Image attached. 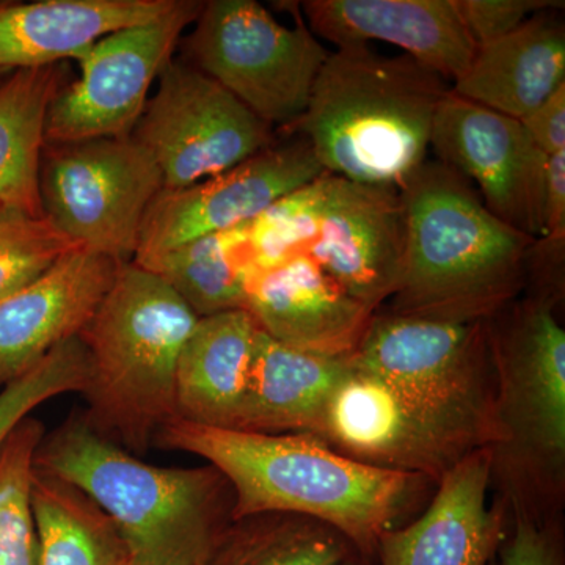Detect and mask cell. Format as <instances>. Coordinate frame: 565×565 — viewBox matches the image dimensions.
I'll use <instances>...</instances> for the list:
<instances>
[{"mask_svg": "<svg viewBox=\"0 0 565 565\" xmlns=\"http://www.w3.org/2000/svg\"><path fill=\"white\" fill-rule=\"evenodd\" d=\"M166 449L202 457L233 490V520L294 514L332 526L371 552L414 498L424 476L353 460L311 434H259L182 419L156 437Z\"/></svg>", "mask_w": 565, "mask_h": 565, "instance_id": "6da1fadb", "label": "cell"}, {"mask_svg": "<svg viewBox=\"0 0 565 565\" xmlns=\"http://www.w3.org/2000/svg\"><path fill=\"white\" fill-rule=\"evenodd\" d=\"M399 195L404 262L390 313L489 322L508 307L537 239L500 221L470 181L438 161L424 162Z\"/></svg>", "mask_w": 565, "mask_h": 565, "instance_id": "7a4b0ae2", "label": "cell"}, {"mask_svg": "<svg viewBox=\"0 0 565 565\" xmlns=\"http://www.w3.org/2000/svg\"><path fill=\"white\" fill-rule=\"evenodd\" d=\"M35 468L76 487L109 516L131 565H204L233 522L232 486L217 468L143 462L82 414L44 434Z\"/></svg>", "mask_w": 565, "mask_h": 565, "instance_id": "3957f363", "label": "cell"}, {"mask_svg": "<svg viewBox=\"0 0 565 565\" xmlns=\"http://www.w3.org/2000/svg\"><path fill=\"white\" fill-rule=\"evenodd\" d=\"M449 87L411 55L388 57L370 44L337 47L291 129L302 132L323 172L399 191L427 161Z\"/></svg>", "mask_w": 565, "mask_h": 565, "instance_id": "277c9868", "label": "cell"}, {"mask_svg": "<svg viewBox=\"0 0 565 565\" xmlns=\"http://www.w3.org/2000/svg\"><path fill=\"white\" fill-rule=\"evenodd\" d=\"M199 316L161 278L121 263L84 327L87 382L82 414L93 430L140 456L174 422L178 360Z\"/></svg>", "mask_w": 565, "mask_h": 565, "instance_id": "5b68a950", "label": "cell"}, {"mask_svg": "<svg viewBox=\"0 0 565 565\" xmlns=\"http://www.w3.org/2000/svg\"><path fill=\"white\" fill-rule=\"evenodd\" d=\"M349 359L392 390L449 463L498 444L489 322L375 313Z\"/></svg>", "mask_w": 565, "mask_h": 565, "instance_id": "8992f818", "label": "cell"}, {"mask_svg": "<svg viewBox=\"0 0 565 565\" xmlns=\"http://www.w3.org/2000/svg\"><path fill=\"white\" fill-rule=\"evenodd\" d=\"M189 31L185 62L273 129H291L300 120L330 54L302 17L288 28L255 0L204 2Z\"/></svg>", "mask_w": 565, "mask_h": 565, "instance_id": "52a82bcc", "label": "cell"}, {"mask_svg": "<svg viewBox=\"0 0 565 565\" xmlns=\"http://www.w3.org/2000/svg\"><path fill=\"white\" fill-rule=\"evenodd\" d=\"M161 170L131 137L44 143L41 212L74 247L132 262Z\"/></svg>", "mask_w": 565, "mask_h": 565, "instance_id": "ba28073f", "label": "cell"}, {"mask_svg": "<svg viewBox=\"0 0 565 565\" xmlns=\"http://www.w3.org/2000/svg\"><path fill=\"white\" fill-rule=\"evenodd\" d=\"M548 297L516 308L490 333L498 444L504 457L546 484L563 486L565 471V332Z\"/></svg>", "mask_w": 565, "mask_h": 565, "instance_id": "9c48e42d", "label": "cell"}, {"mask_svg": "<svg viewBox=\"0 0 565 565\" xmlns=\"http://www.w3.org/2000/svg\"><path fill=\"white\" fill-rule=\"evenodd\" d=\"M132 139L150 152L162 189H182L239 166L275 143L273 128L185 61L162 70Z\"/></svg>", "mask_w": 565, "mask_h": 565, "instance_id": "30bf717a", "label": "cell"}, {"mask_svg": "<svg viewBox=\"0 0 565 565\" xmlns=\"http://www.w3.org/2000/svg\"><path fill=\"white\" fill-rule=\"evenodd\" d=\"M203 6L200 0H177L162 17L93 44L76 61L79 77L65 84L51 104L44 143L131 137L152 85Z\"/></svg>", "mask_w": 565, "mask_h": 565, "instance_id": "8fae6325", "label": "cell"}, {"mask_svg": "<svg viewBox=\"0 0 565 565\" xmlns=\"http://www.w3.org/2000/svg\"><path fill=\"white\" fill-rule=\"evenodd\" d=\"M322 173L307 141H275L226 172L189 188L162 189L141 223L132 263L143 266L199 237L247 225Z\"/></svg>", "mask_w": 565, "mask_h": 565, "instance_id": "7c38bea8", "label": "cell"}, {"mask_svg": "<svg viewBox=\"0 0 565 565\" xmlns=\"http://www.w3.org/2000/svg\"><path fill=\"white\" fill-rule=\"evenodd\" d=\"M429 148L438 162L473 184L500 221L534 239L544 237L548 156L535 147L520 120L449 90L435 114Z\"/></svg>", "mask_w": 565, "mask_h": 565, "instance_id": "4fadbf2b", "label": "cell"}, {"mask_svg": "<svg viewBox=\"0 0 565 565\" xmlns=\"http://www.w3.org/2000/svg\"><path fill=\"white\" fill-rule=\"evenodd\" d=\"M313 259L356 302L377 313L403 274L405 218L399 191L322 173L316 178Z\"/></svg>", "mask_w": 565, "mask_h": 565, "instance_id": "5bb4252c", "label": "cell"}, {"mask_svg": "<svg viewBox=\"0 0 565 565\" xmlns=\"http://www.w3.org/2000/svg\"><path fill=\"white\" fill-rule=\"evenodd\" d=\"M121 263L73 248L51 269L0 300V386L79 337Z\"/></svg>", "mask_w": 565, "mask_h": 565, "instance_id": "9a60e30c", "label": "cell"}, {"mask_svg": "<svg viewBox=\"0 0 565 565\" xmlns=\"http://www.w3.org/2000/svg\"><path fill=\"white\" fill-rule=\"evenodd\" d=\"M245 311L278 343L326 356H351L375 315L305 255L252 269Z\"/></svg>", "mask_w": 565, "mask_h": 565, "instance_id": "2e32d148", "label": "cell"}, {"mask_svg": "<svg viewBox=\"0 0 565 565\" xmlns=\"http://www.w3.org/2000/svg\"><path fill=\"white\" fill-rule=\"evenodd\" d=\"M490 449L452 465L418 520L379 539L382 565H489L501 539V516L489 505Z\"/></svg>", "mask_w": 565, "mask_h": 565, "instance_id": "e0dca14e", "label": "cell"}, {"mask_svg": "<svg viewBox=\"0 0 565 565\" xmlns=\"http://www.w3.org/2000/svg\"><path fill=\"white\" fill-rule=\"evenodd\" d=\"M300 10L316 39L337 47L384 41L445 81L459 79L478 51L452 0H308Z\"/></svg>", "mask_w": 565, "mask_h": 565, "instance_id": "ac0fdd59", "label": "cell"}, {"mask_svg": "<svg viewBox=\"0 0 565 565\" xmlns=\"http://www.w3.org/2000/svg\"><path fill=\"white\" fill-rule=\"evenodd\" d=\"M177 0L0 3V73L77 61L104 36L156 20Z\"/></svg>", "mask_w": 565, "mask_h": 565, "instance_id": "d6986e66", "label": "cell"}, {"mask_svg": "<svg viewBox=\"0 0 565 565\" xmlns=\"http://www.w3.org/2000/svg\"><path fill=\"white\" fill-rule=\"evenodd\" d=\"M318 437L359 462L437 481L452 467L416 430L392 390L353 364L327 407Z\"/></svg>", "mask_w": 565, "mask_h": 565, "instance_id": "ffe728a7", "label": "cell"}, {"mask_svg": "<svg viewBox=\"0 0 565 565\" xmlns=\"http://www.w3.org/2000/svg\"><path fill=\"white\" fill-rule=\"evenodd\" d=\"M349 356H326L278 343L258 329L237 430L321 433L333 394L351 374Z\"/></svg>", "mask_w": 565, "mask_h": 565, "instance_id": "44dd1931", "label": "cell"}, {"mask_svg": "<svg viewBox=\"0 0 565 565\" xmlns=\"http://www.w3.org/2000/svg\"><path fill=\"white\" fill-rule=\"evenodd\" d=\"M564 84V25L542 11L504 39L478 47L449 90L522 120Z\"/></svg>", "mask_w": 565, "mask_h": 565, "instance_id": "7402d4cb", "label": "cell"}, {"mask_svg": "<svg viewBox=\"0 0 565 565\" xmlns=\"http://www.w3.org/2000/svg\"><path fill=\"white\" fill-rule=\"evenodd\" d=\"M256 333L258 327L245 310L199 319L178 360V419L236 429L250 381Z\"/></svg>", "mask_w": 565, "mask_h": 565, "instance_id": "603a6c76", "label": "cell"}, {"mask_svg": "<svg viewBox=\"0 0 565 565\" xmlns=\"http://www.w3.org/2000/svg\"><path fill=\"white\" fill-rule=\"evenodd\" d=\"M61 65L11 71L0 84V203L43 215L40 166L47 114L65 87Z\"/></svg>", "mask_w": 565, "mask_h": 565, "instance_id": "cb8c5ba5", "label": "cell"}, {"mask_svg": "<svg viewBox=\"0 0 565 565\" xmlns=\"http://www.w3.org/2000/svg\"><path fill=\"white\" fill-rule=\"evenodd\" d=\"M32 505L36 565H131L128 546L109 516L76 487L35 468Z\"/></svg>", "mask_w": 565, "mask_h": 565, "instance_id": "d4e9b609", "label": "cell"}, {"mask_svg": "<svg viewBox=\"0 0 565 565\" xmlns=\"http://www.w3.org/2000/svg\"><path fill=\"white\" fill-rule=\"evenodd\" d=\"M140 267L167 282L199 318L244 310L252 273L248 223L199 237Z\"/></svg>", "mask_w": 565, "mask_h": 565, "instance_id": "484cf974", "label": "cell"}, {"mask_svg": "<svg viewBox=\"0 0 565 565\" xmlns=\"http://www.w3.org/2000/svg\"><path fill=\"white\" fill-rule=\"evenodd\" d=\"M352 548L326 523L274 512L233 520L204 565H338Z\"/></svg>", "mask_w": 565, "mask_h": 565, "instance_id": "4316f807", "label": "cell"}, {"mask_svg": "<svg viewBox=\"0 0 565 565\" xmlns=\"http://www.w3.org/2000/svg\"><path fill=\"white\" fill-rule=\"evenodd\" d=\"M43 438V423L29 416L0 449V565L39 563L32 479Z\"/></svg>", "mask_w": 565, "mask_h": 565, "instance_id": "83f0119b", "label": "cell"}, {"mask_svg": "<svg viewBox=\"0 0 565 565\" xmlns=\"http://www.w3.org/2000/svg\"><path fill=\"white\" fill-rule=\"evenodd\" d=\"M73 248L44 215L0 203V300L39 278Z\"/></svg>", "mask_w": 565, "mask_h": 565, "instance_id": "f1b7e54d", "label": "cell"}, {"mask_svg": "<svg viewBox=\"0 0 565 565\" xmlns=\"http://www.w3.org/2000/svg\"><path fill=\"white\" fill-rule=\"evenodd\" d=\"M87 352L79 337L47 353L28 373L0 392V449L33 408L65 393H82L87 382Z\"/></svg>", "mask_w": 565, "mask_h": 565, "instance_id": "f546056e", "label": "cell"}, {"mask_svg": "<svg viewBox=\"0 0 565 565\" xmlns=\"http://www.w3.org/2000/svg\"><path fill=\"white\" fill-rule=\"evenodd\" d=\"M465 31L476 47L486 46L516 31L534 14L557 9L548 0H452Z\"/></svg>", "mask_w": 565, "mask_h": 565, "instance_id": "4dcf8cb0", "label": "cell"}, {"mask_svg": "<svg viewBox=\"0 0 565 565\" xmlns=\"http://www.w3.org/2000/svg\"><path fill=\"white\" fill-rule=\"evenodd\" d=\"M501 565H561L559 553L542 527L519 514L514 533L501 550Z\"/></svg>", "mask_w": 565, "mask_h": 565, "instance_id": "1f68e13d", "label": "cell"}, {"mask_svg": "<svg viewBox=\"0 0 565 565\" xmlns=\"http://www.w3.org/2000/svg\"><path fill=\"white\" fill-rule=\"evenodd\" d=\"M523 128L535 147L545 156L565 150V84L550 98L539 104L522 120Z\"/></svg>", "mask_w": 565, "mask_h": 565, "instance_id": "d6a6232c", "label": "cell"}, {"mask_svg": "<svg viewBox=\"0 0 565 565\" xmlns=\"http://www.w3.org/2000/svg\"><path fill=\"white\" fill-rule=\"evenodd\" d=\"M546 250L563 253L565 243V150L548 156L544 191V237ZM539 241V243H541Z\"/></svg>", "mask_w": 565, "mask_h": 565, "instance_id": "836d02e7", "label": "cell"}, {"mask_svg": "<svg viewBox=\"0 0 565 565\" xmlns=\"http://www.w3.org/2000/svg\"><path fill=\"white\" fill-rule=\"evenodd\" d=\"M338 565H360L359 561L355 559V557L349 556L348 559L343 561V563Z\"/></svg>", "mask_w": 565, "mask_h": 565, "instance_id": "e575fe53", "label": "cell"}, {"mask_svg": "<svg viewBox=\"0 0 565 565\" xmlns=\"http://www.w3.org/2000/svg\"><path fill=\"white\" fill-rule=\"evenodd\" d=\"M3 76H6V73H0V79H2Z\"/></svg>", "mask_w": 565, "mask_h": 565, "instance_id": "d590c367", "label": "cell"}]
</instances>
